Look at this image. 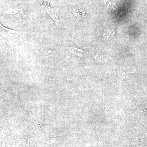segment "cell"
<instances>
[{
	"label": "cell",
	"mask_w": 147,
	"mask_h": 147,
	"mask_svg": "<svg viewBox=\"0 0 147 147\" xmlns=\"http://www.w3.org/2000/svg\"><path fill=\"white\" fill-rule=\"evenodd\" d=\"M41 6L45 11L54 20L57 26H59V22L58 17L59 9L58 7H52L49 4L47 3L44 1L41 2Z\"/></svg>",
	"instance_id": "cell-1"
}]
</instances>
